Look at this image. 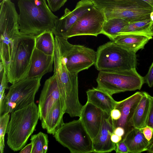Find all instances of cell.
I'll return each mask as SVG.
<instances>
[{
	"mask_svg": "<svg viewBox=\"0 0 153 153\" xmlns=\"http://www.w3.org/2000/svg\"><path fill=\"white\" fill-rule=\"evenodd\" d=\"M19 23L21 33L36 37L51 31L58 18L52 12L46 0H19Z\"/></svg>",
	"mask_w": 153,
	"mask_h": 153,
	"instance_id": "cell-1",
	"label": "cell"
},
{
	"mask_svg": "<svg viewBox=\"0 0 153 153\" xmlns=\"http://www.w3.org/2000/svg\"><path fill=\"white\" fill-rule=\"evenodd\" d=\"M39 119L38 106L34 102L11 113L7 131V144L14 152L21 149L33 132Z\"/></svg>",
	"mask_w": 153,
	"mask_h": 153,
	"instance_id": "cell-2",
	"label": "cell"
},
{
	"mask_svg": "<svg viewBox=\"0 0 153 153\" xmlns=\"http://www.w3.org/2000/svg\"><path fill=\"white\" fill-rule=\"evenodd\" d=\"M53 56L54 74L64 101L65 113L71 117H79L83 105L79 99L78 74L71 73L67 69L56 41Z\"/></svg>",
	"mask_w": 153,
	"mask_h": 153,
	"instance_id": "cell-3",
	"label": "cell"
},
{
	"mask_svg": "<svg viewBox=\"0 0 153 153\" xmlns=\"http://www.w3.org/2000/svg\"><path fill=\"white\" fill-rule=\"evenodd\" d=\"M94 6L104 14L106 20L117 18L128 22L150 19L153 7L142 0H93Z\"/></svg>",
	"mask_w": 153,
	"mask_h": 153,
	"instance_id": "cell-4",
	"label": "cell"
},
{
	"mask_svg": "<svg viewBox=\"0 0 153 153\" xmlns=\"http://www.w3.org/2000/svg\"><path fill=\"white\" fill-rule=\"evenodd\" d=\"M0 58L6 71L9 65L13 42L20 34L19 14L11 0H2L0 4Z\"/></svg>",
	"mask_w": 153,
	"mask_h": 153,
	"instance_id": "cell-5",
	"label": "cell"
},
{
	"mask_svg": "<svg viewBox=\"0 0 153 153\" xmlns=\"http://www.w3.org/2000/svg\"><path fill=\"white\" fill-rule=\"evenodd\" d=\"M137 64L135 53L127 50L113 41L100 46L96 51L94 65L99 71L135 69Z\"/></svg>",
	"mask_w": 153,
	"mask_h": 153,
	"instance_id": "cell-6",
	"label": "cell"
},
{
	"mask_svg": "<svg viewBox=\"0 0 153 153\" xmlns=\"http://www.w3.org/2000/svg\"><path fill=\"white\" fill-rule=\"evenodd\" d=\"M35 47V37L21 33L15 39L6 71L8 82L13 84L26 78Z\"/></svg>",
	"mask_w": 153,
	"mask_h": 153,
	"instance_id": "cell-7",
	"label": "cell"
},
{
	"mask_svg": "<svg viewBox=\"0 0 153 153\" xmlns=\"http://www.w3.org/2000/svg\"><path fill=\"white\" fill-rule=\"evenodd\" d=\"M96 81L97 87L111 96L120 92L140 90L145 83L144 77L137 72L136 68L99 71Z\"/></svg>",
	"mask_w": 153,
	"mask_h": 153,
	"instance_id": "cell-8",
	"label": "cell"
},
{
	"mask_svg": "<svg viewBox=\"0 0 153 153\" xmlns=\"http://www.w3.org/2000/svg\"><path fill=\"white\" fill-rule=\"evenodd\" d=\"M42 78H25L9 87L3 102L0 104V116L11 113L34 102Z\"/></svg>",
	"mask_w": 153,
	"mask_h": 153,
	"instance_id": "cell-9",
	"label": "cell"
},
{
	"mask_svg": "<svg viewBox=\"0 0 153 153\" xmlns=\"http://www.w3.org/2000/svg\"><path fill=\"white\" fill-rule=\"evenodd\" d=\"M53 137L71 153L93 152V140L79 118L64 123Z\"/></svg>",
	"mask_w": 153,
	"mask_h": 153,
	"instance_id": "cell-10",
	"label": "cell"
},
{
	"mask_svg": "<svg viewBox=\"0 0 153 153\" xmlns=\"http://www.w3.org/2000/svg\"><path fill=\"white\" fill-rule=\"evenodd\" d=\"M61 54L69 71L78 74L80 72L87 69L95 64L96 52L80 45L70 43L67 39L55 36Z\"/></svg>",
	"mask_w": 153,
	"mask_h": 153,
	"instance_id": "cell-11",
	"label": "cell"
},
{
	"mask_svg": "<svg viewBox=\"0 0 153 153\" xmlns=\"http://www.w3.org/2000/svg\"><path fill=\"white\" fill-rule=\"evenodd\" d=\"M105 20L104 14L94 6L70 28L63 38L68 39L72 37L82 35L97 36L102 34Z\"/></svg>",
	"mask_w": 153,
	"mask_h": 153,
	"instance_id": "cell-12",
	"label": "cell"
},
{
	"mask_svg": "<svg viewBox=\"0 0 153 153\" xmlns=\"http://www.w3.org/2000/svg\"><path fill=\"white\" fill-rule=\"evenodd\" d=\"M61 99L64 100L56 76L53 74L45 82L39 98L38 106L42 126L44 123L52 107Z\"/></svg>",
	"mask_w": 153,
	"mask_h": 153,
	"instance_id": "cell-13",
	"label": "cell"
},
{
	"mask_svg": "<svg viewBox=\"0 0 153 153\" xmlns=\"http://www.w3.org/2000/svg\"><path fill=\"white\" fill-rule=\"evenodd\" d=\"M94 6L91 0H81L77 3L72 11L66 8L64 14L55 22L52 31L53 34L55 36L63 37L70 28Z\"/></svg>",
	"mask_w": 153,
	"mask_h": 153,
	"instance_id": "cell-14",
	"label": "cell"
},
{
	"mask_svg": "<svg viewBox=\"0 0 153 153\" xmlns=\"http://www.w3.org/2000/svg\"><path fill=\"white\" fill-rule=\"evenodd\" d=\"M142 96V92L138 91L117 102L115 108L120 111L121 116L118 120H113V125L115 128L117 127L123 128L125 131L124 135L133 127L131 125L130 120Z\"/></svg>",
	"mask_w": 153,
	"mask_h": 153,
	"instance_id": "cell-15",
	"label": "cell"
},
{
	"mask_svg": "<svg viewBox=\"0 0 153 153\" xmlns=\"http://www.w3.org/2000/svg\"><path fill=\"white\" fill-rule=\"evenodd\" d=\"M114 129L110 115L105 113L100 130L93 139V152L108 153L115 150L116 143L111 140Z\"/></svg>",
	"mask_w": 153,
	"mask_h": 153,
	"instance_id": "cell-16",
	"label": "cell"
},
{
	"mask_svg": "<svg viewBox=\"0 0 153 153\" xmlns=\"http://www.w3.org/2000/svg\"><path fill=\"white\" fill-rule=\"evenodd\" d=\"M105 113L88 101L83 105L79 118L92 140L100 130Z\"/></svg>",
	"mask_w": 153,
	"mask_h": 153,
	"instance_id": "cell-17",
	"label": "cell"
},
{
	"mask_svg": "<svg viewBox=\"0 0 153 153\" xmlns=\"http://www.w3.org/2000/svg\"><path fill=\"white\" fill-rule=\"evenodd\" d=\"M53 64V55L46 54L35 47L26 78H42L45 74L52 71Z\"/></svg>",
	"mask_w": 153,
	"mask_h": 153,
	"instance_id": "cell-18",
	"label": "cell"
},
{
	"mask_svg": "<svg viewBox=\"0 0 153 153\" xmlns=\"http://www.w3.org/2000/svg\"><path fill=\"white\" fill-rule=\"evenodd\" d=\"M152 36L151 34L124 33L116 37L113 41L127 50L136 53L139 50L144 48Z\"/></svg>",
	"mask_w": 153,
	"mask_h": 153,
	"instance_id": "cell-19",
	"label": "cell"
},
{
	"mask_svg": "<svg viewBox=\"0 0 153 153\" xmlns=\"http://www.w3.org/2000/svg\"><path fill=\"white\" fill-rule=\"evenodd\" d=\"M87 100L110 115L111 111L115 108L117 101L104 90L97 87L88 89L86 92Z\"/></svg>",
	"mask_w": 153,
	"mask_h": 153,
	"instance_id": "cell-20",
	"label": "cell"
},
{
	"mask_svg": "<svg viewBox=\"0 0 153 153\" xmlns=\"http://www.w3.org/2000/svg\"><path fill=\"white\" fill-rule=\"evenodd\" d=\"M129 153H140L148 151L151 141L147 140L141 129L134 127L123 136L122 139Z\"/></svg>",
	"mask_w": 153,
	"mask_h": 153,
	"instance_id": "cell-21",
	"label": "cell"
},
{
	"mask_svg": "<svg viewBox=\"0 0 153 153\" xmlns=\"http://www.w3.org/2000/svg\"><path fill=\"white\" fill-rule=\"evenodd\" d=\"M65 110V103L63 99L59 100L52 107L42 126L48 133L53 135L64 124L63 116Z\"/></svg>",
	"mask_w": 153,
	"mask_h": 153,
	"instance_id": "cell-22",
	"label": "cell"
},
{
	"mask_svg": "<svg viewBox=\"0 0 153 153\" xmlns=\"http://www.w3.org/2000/svg\"><path fill=\"white\" fill-rule=\"evenodd\" d=\"M137 106L130 120L131 126L141 129L148 126L152 97L146 92Z\"/></svg>",
	"mask_w": 153,
	"mask_h": 153,
	"instance_id": "cell-23",
	"label": "cell"
},
{
	"mask_svg": "<svg viewBox=\"0 0 153 153\" xmlns=\"http://www.w3.org/2000/svg\"><path fill=\"white\" fill-rule=\"evenodd\" d=\"M128 22L120 18H114L106 20L102 29V34L111 41L122 32Z\"/></svg>",
	"mask_w": 153,
	"mask_h": 153,
	"instance_id": "cell-24",
	"label": "cell"
},
{
	"mask_svg": "<svg viewBox=\"0 0 153 153\" xmlns=\"http://www.w3.org/2000/svg\"><path fill=\"white\" fill-rule=\"evenodd\" d=\"M54 38L51 31H46L35 37V48L44 53L53 55Z\"/></svg>",
	"mask_w": 153,
	"mask_h": 153,
	"instance_id": "cell-25",
	"label": "cell"
},
{
	"mask_svg": "<svg viewBox=\"0 0 153 153\" xmlns=\"http://www.w3.org/2000/svg\"><path fill=\"white\" fill-rule=\"evenodd\" d=\"M153 22L150 19L140 21L128 22L120 34L128 33L151 34L150 28Z\"/></svg>",
	"mask_w": 153,
	"mask_h": 153,
	"instance_id": "cell-26",
	"label": "cell"
},
{
	"mask_svg": "<svg viewBox=\"0 0 153 153\" xmlns=\"http://www.w3.org/2000/svg\"><path fill=\"white\" fill-rule=\"evenodd\" d=\"M33 144L31 153H46L48 149V135L42 132L31 136L30 139Z\"/></svg>",
	"mask_w": 153,
	"mask_h": 153,
	"instance_id": "cell-27",
	"label": "cell"
},
{
	"mask_svg": "<svg viewBox=\"0 0 153 153\" xmlns=\"http://www.w3.org/2000/svg\"><path fill=\"white\" fill-rule=\"evenodd\" d=\"M9 113L4 114L0 116V149L1 153L4 152V136L9 121Z\"/></svg>",
	"mask_w": 153,
	"mask_h": 153,
	"instance_id": "cell-28",
	"label": "cell"
},
{
	"mask_svg": "<svg viewBox=\"0 0 153 153\" xmlns=\"http://www.w3.org/2000/svg\"><path fill=\"white\" fill-rule=\"evenodd\" d=\"M0 94H5V90L8 89L9 87L8 85V82L7 81L6 72L1 62H0Z\"/></svg>",
	"mask_w": 153,
	"mask_h": 153,
	"instance_id": "cell-29",
	"label": "cell"
},
{
	"mask_svg": "<svg viewBox=\"0 0 153 153\" xmlns=\"http://www.w3.org/2000/svg\"><path fill=\"white\" fill-rule=\"evenodd\" d=\"M68 0H46L51 10L55 12L62 7Z\"/></svg>",
	"mask_w": 153,
	"mask_h": 153,
	"instance_id": "cell-30",
	"label": "cell"
},
{
	"mask_svg": "<svg viewBox=\"0 0 153 153\" xmlns=\"http://www.w3.org/2000/svg\"><path fill=\"white\" fill-rule=\"evenodd\" d=\"M144 78L145 83H147L150 87L153 86V62L147 73Z\"/></svg>",
	"mask_w": 153,
	"mask_h": 153,
	"instance_id": "cell-31",
	"label": "cell"
},
{
	"mask_svg": "<svg viewBox=\"0 0 153 153\" xmlns=\"http://www.w3.org/2000/svg\"><path fill=\"white\" fill-rule=\"evenodd\" d=\"M114 151L117 153H129L128 148L123 140L116 143Z\"/></svg>",
	"mask_w": 153,
	"mask_h": 153,
	"instance_id": "cell-32",
	"label": "cell"
},
{
	"mask_svg": "<svg viewBox=\"0 0 153 153\" xmlns=\"http://www.w3.org/2000/svg\"><path fill=\"white\" fill-rule=\"evenodd\" d=\"M142 130L144 136L146 139L149 141H151L152 136L153 135V133L152 128L148 126L141 129Z\"/></svg>",
	"mask_w": 153,
	"mask_h": 153,
	"instance_id": "cell-33",
	"label": "cell"
},
{
	"mask_svg": "<svg viewBox=\"0 0 153 153\" xmlns=\"http://www.w3.org/2000/svg\"><path fill=\"white\" fill-rule=\"evenodd\" d=\"M148 126L152 129L153 133V97H152L150 109L149 114Z\"/></svg>",
	"mask_w": 153,
	"mask_h": 153,
	"instance_id": "cell-34",
	"label": "cell"
},
{
	"mask_svg": "<svg viewBox=\"0 0 153 153\" xmlns=\"http://www.w3.org/2000/svg\"><path fill=\"white\" fill-rule=\"evenodd\" d=\"M110 115L113 121H116L120 117L121 113L119 109L114 108L111 111Z\"/></svg>",
	"mask_w": 153,
	"mask_h": 153,
	"instance_id": "cell-35",
	"label": "cell"
},
{
	"mask_svg": "<svg viewBox=\"0 0 153 153\" xmlns=\"http://www.w3.org/2000/svg\"><path fill=\"white\" fill-rule=\"evenodd\" d=\"M33 148V144L31 142L27 145L22 149L19 153H31Z\"/></svg>",
	"mask_w": 153,
	"mask_h": 153,
	"instance_id": "cell-36",
	"label": "cell"
},
{
	"mask_svg": "<svg viewBox=\"0 0 153 153\" xmlns=\"http://www.w3.org/2000/svg\"><path fill=\"white\" fill-rule=\"evenodd\" d=\"M114 133L123 137L125 134V131L122 127H117L114 129Z\"/></svg>",
	"mask_w": 153,
	"mask_h": 153,
	"instance_id": "cell-37",
	"label": "cell"
},
{
	"mask_svg": "<svg viewBox=\"0 0 153 153\" xmlns=\"http://www.w3.org/2000/svg\"><path fill=\"white\" fill-rule=\"evenodd\" d=\"M122 139V137L113 133L111 136V140L112 142L116 143Z\"/></svg>",
	"mask_w": 153,
	"mask_h": 153,
	"instance_id": "cell-38",
	"label": "cell"
},
{
	"mask_svg": "<svg viewBox=\"0 0 153 153\" xmlns=\"http://www.w3.org/2000/svg\"><path fill=\"white\" fill-rule=\"evenodd\" d=\"M153 7V0H142Z\"/></svg>",
	"mask_w": 153,
	"mask_h": 153,
	"instance_id": "cell-39",
	"label": "cell"
},
{
	"mask_svg": "<svg viewBox=\"0 0 153 153\" xmlns=\"http://www.w3.org/2000/svg\"><path fill=\"white\" fill-rule=\"evenodd\" d=\"M147 151L149 152L153 153V141L151 144Z\"/></svg>",
	"mask_w": 153,
	"mask_h": 153,
	"instance_id": "cell-40",
	"label": "cell"
},
{
	"mask_svg": "<svg viewBox=\"0 0 153 153\" xmlns=\"http://www.w3.org/2000/svg\"><path fill=\"white\" fill-rule=\"evenodd\" d=\"M150 32L151 35L153 36V22L150 28Z\"/></svg>",
	"mask_w": 153,
	"mask_h": 153,
	"instance_id": "cell-41",
	"label": "cell"
},
{
	"mask_svg": "<svg viewBox=\"0 0 153 153\" xmlns=\"http://www.w3.org/2000/svg\"><path fill=\"white\" fill-rule=\"evenodd\" d=\"M150 19L153 22V12L151 13L150 14Z\"/></svg>",
	"mask_w": 153,
	"mask_h": 153,
	"instance_id": "cell-42",
	"label": "cell"
},
{
	"mask_svg": "<svg viewBox=\"0 0 153 153\" xmlns=\"http://www.w3.org/2000/svg\"><path fill=\"white\" fill-rule=\"evenodd\" d=\"M91 1L93 0H91Z\"/></svg>",
	"mask_w": 153,
	"mask_h": 153,
	"instance_id": "cell-43",
	"label": "cell"
}]
</instances>
